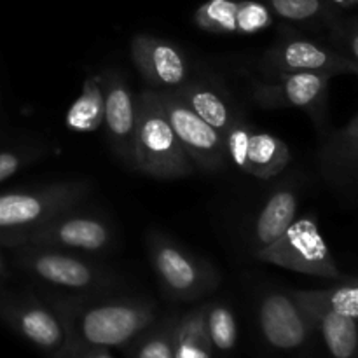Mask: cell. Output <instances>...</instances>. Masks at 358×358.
<instances>
[{
  "mask_svg": "<svg viewBox=\"0 0 358 358\" xmlns=\"http://www.w3.org/2000/svg\"><path fill=\"white\" fill-rule=\"evenodd\" d=\"M59 311L79 348H128L159 318L157 304L147 297H69L45 292Z\"/></svg>",
  "mask_w": 358,
  "mask_h": 358,
  "instance_id": "6da1fadb",
  "label": "cell"
},
{
  "mask_svg": "<svg viewBox=\"0 0 358 358\" xmlns=\"http://www.w3.org/2000/svg\"><path fill=\"white\" fill-rule=\"evenodd\" d=\"M129 166L157 180H180L196 173L194 163L161 112L152 90L138 94Z\"/></svg>",
  "mask_w": 358,
  "mask_h": 358,
  "instance_id": "7a4b0ae2",
  "label": "cell"
},
{
  "mask_svg": "<svg viewBox=\"0 0 358 358\" xmlns=\"http://www.w3.org/2000/svg\"><path fill=\"white\" fill-rule=\"evenodd\" d=\"M23 268L45 285V292L69 297L107 296L117 276L86 255L44 247H21Z\"/></svg>",
  "mask_w": 358,
  "mask_h": 358,
  "instance_id": "3957f363",
  "label": "cell"
},
{
  "mask_svg": "<svg viewBox=\"0 0 358 358\" xmlns=\"http://www.w3.org/2000/svg\"><path fill=\"white\" fill-rule=\"evenodd\" d=\"M147 255L161 292L173 303H194L217 290L220 276L205 259L159 231L145 236Z\"/></svg>",
  "mask_w": 358,
  "mask_h": 358,
  "instance_id": "277c9868",
  "label": "cell"
},
{
  "mask_svg": "<svg viewBox=\"0 0 358 358\" xmlns=\"http://www.w3.org/2000/svg\"><path fill=\"white\" fill-rule=\"evenodd\" d=\"M91 192L86 180H58L41 187L0 196V231L16 243L62 213L79 208Z\"/></svg>",
  "mask_w": 358,
  "mask_h": 358,
  "instance_id": "5b68a950",
  "label": "cell"
},
{
  "mask_svg": "<svg viewBox=\"0 0 358 358\" xmlns=\"http://www.w3.org/2000/svg\"><path fill=\"white\" fill-rule=\"evenodd\" d=\"M254 255L259 262L301 275L327 280L345 278L313 213L296 217L278 240L262 250L254 252Z\"/></svg>",
  "mask_w": 358,
  "mask_h": 358,
  "instance_id": "8992f818",
  "label": "cell"
},
{
  "mask_svg": "<svg viewBox=\"0 0 358 358\" xmlns=\"http://www.w3.org/2000/svg\"><path fill=\"white\" fill-rule=\"evenodd\" d=\"M114 243L115 231L110 220L77 208L55 217L16 241L20 247L56 248L80 255L107 254Z\"/></svg>",
  "mask_w": 358,
  "mask_h": 358,
  "instance_id": "52a82bcc",
  "label": "cell"
},
{
  "mask_svg": "<svg viewBox=\"0 0 358 358\" xmlns=\"http://www.w3.org/2000/svg\"><path fill=\"white\" fill-rule=\"evenodd\" d=\"M161 112L173 128L196 170L217 173L229 164L224 133L203 121L171 90H152Z\"/></svg>",
  "mask_w": 358,
  "mask_h": 358,
  "instance_id": "ba28073f",
  "label": "cell"
},
{
  "mask_svg": "<svg viewBox=\"0 0 358 358\" xmlns=\"http://www.w3.org/2000/svg\"><path fill=\"white\" fill-rule=\"evenodd\" d=\"M255 315L262 339L278 353H301L315 336L310 317L290 290L269 287L257 294Z\"/></svg>",
  "mask_w": 358,
  "mask_h": 358,
  "instance_id": "9c48e42d",
  "label": "cell"
},
{
  "mask_svg": "<svg viewBox=\"0 0 358 358\" xmlns=\"http://www.w3.org/2000/svg\"><path fill=\"white\" fill-rule=\"evenodd\" d=\"M3 315L14 331L44 358H76L79 346L73 343L59 311L48 299L27 296L9 301Z\"/></svg>",
  "mask_w": 358,
  "mask_h": 358,
  "instance_id": "30bf717a",
  "label": "cell"
},
{
  "mask_svg": "<svg viewBox=\"0 0 358 358\" xmlns=\"http://www.w3.org/2000/svg\"><path fill=\"white\" fill-rule=\"evenodd\" d=\"M332 76L320 72L271 73L252 83V98L262 108H297L322 126L327 119L329 86Z\"/></svg>",
  "mask_w": 358,
  "mask_h": 358,
  "instance_id": "8fae6325",
  "label": "cell"
},
{
  "mask_svg": "<svg viewBox=\"0 0 358 358\" xmlns=\"http://www.w3.org/2000/svg\"><path fill=\"white\" fill-rule=\"evenodd\" d=\"M224 140L229 163L259 180L276 178L292 163V150L280 136L259 131L241 114L224 131Z\"/></svg>",
  "mask_w": 358,
  "mask_h": 358,
  "instance_id": "7c38bea8",
  "label": "cell"
},
{
  "mask_svg": "<svg viewBox=\"0 0 358 358\" xmlns=\"http://www.w3.org/2000/svg\"><path fill=\"white\" fill-rule=\"evenodd\" d=\"M261 69L268 73L320 72L329 76L357 73L358 66L339 49L304 37H283L261 58Z\"/></svg>",
  "mask_w": 358,
  "mask_h": 358,
  "instance_id": "4fadbf2b",
  "label": "cell"
},
{
  "mask_svg": "<svg viewBox=\"0 0 358 358\" xmlns=\"http://www.w3.org/2000/svg\"><path fill=\"white\" fill-rule=\"evenodd\" d=\"M129 55L150 90H177L191 77V65L185 52L166 38L150 34L133 35Z\"/></svg>",
  "mask_w": 358,
  "mask_h": 358,
  "instance_id": "5bb4252c",
  "label": "cell"
},
{
  "mask_svg": "<svg viewBox=\"0 0 358 358\" xmlns=\"http://www.w3.org/2000/svg\"><path fill=\"white\" fill-rule=\"evenodd\" d=\"M101 76L105 112L103 128L115 156L131 164V143L138 115V94H133L128 79L117 69H105Z\"/></svg>",
  "mask_w": 358,
  "mask_h": 358,
  "instance_id": "9a60e30c",
  "label": "cell"
},
{
  "mask_svg": "<svg viewBox=\"0 0 358 358\" xmlns=\"http://www.w3.org/2000/svg\"><path fill=\"white\" fill-rule=\"evenodd\" d=\"M203 31L217 35H254L273 24V13L257 0H206L192 14Z\"/></svg>",
  "mask_w": 358,
  "mask_h": 358,
  "instance_id": "2e32d148",
  "label": "cell"
},
{
  "mask_svg": "<svg viewBox=\"0 0 358 358\" xmlns=\"http://www.w3.org/2000/svg\"><path fill=\"white\" fill-rule=\"evenodd\" d=\"M310 317L315 334L320 336L331 358H358V320L327 310L290 290Z\"/></svg>",
  "mask_w": 358,
  "mask_h": 358,
  "instance_id": "e0dca14e",
  "label": "cell"
},
{
  "mask_svg": "<svg viewBox=\"0 0 358 358\" xmlns=\"http://www.w3.org/2000/svg\"><path fill=\"white\" fill-rule=\"evenodd\" d=\"M297 206H299L297 189L290 182H283L269 192L252 226L254 252L271 245L289 229L297 217Z\"/></svg>",
  "mask_w": 358,
  "mask_h": 358,
  "instance_id": "ac0fdd59",
  "label": "cell"
},
{
  "mask_svg": "<svg viewBox=\"0 0 358 358\" xmlns=\"http://www.w3.org/2000/svg\"><path fill=\"white\" fill-rule=\"evenodd\" d=\"M171 91L187 107H191L203 121H206L222 133L240 115V112L234 108L233 101L229 100L226 91L213 80L189 77L187 83Z\"/></svg>",
  "mask_w": 358,
  "mask_h": 358,
  "instance_id": "d6986e66",
  "label": "cell"
},
{
  "mask_svg": "<svg viewBox=\"0 0 358 358\" xmlns=\"http://www.w3.org/2000/svg\"><path fill=\"white\" fill-rule=\"evenodd\" d=\"M103 112L105 98L101 76L94 73V76L86 77L83 84V93L70 105L65 115V122L73 131H96L98 128L103 126Z\"/></svg>",
  "mask_w": 358,
  "mask_h": 358,
  "instance_id": "ffe728a7",
  "label": "cell"
},
{
  "mask_svg": "<svg viewBox=\"0 0 358 358\" xmlns=\"http://www.w3.org/2000/svg\"><path fill=\"white\" fill-rule=\"evenodd\" d=\"M213 348L205 325V306L178 315L175 327V358H213Z\"/></svg>",
  "mask_w": 358,
  "mask_h": 358,
  "instance_id": "44dd1931",
  "label": "cell"
},
{
  "mask_svg": "<svg viewBox=\"0 0 358 358\" xmlns=\"http://www.w3.org/2000/svg\"><path fill=\"white\" fill-rule=\"evenodd\" d=\"M178 315L159 317L128 346V358H175V327Z\"/></svg>",
  "mask_w": 358,
  "mask_h": 358,
  "instance_id": "7402d4cb",
  "label": "cell"
},
{
  "mask_svg": "<svg viewBox=\"0 0 358 358\" xmlns=\"http://www.w3.org/2000/svg\"><path fill=\"white\" fill-rule=\"evenodd\" d=\"M205 306V325L213 355L227 357L238 345L236 313L226 301H208Z\"/></svg>",
  "mask_w": 358,
  "mask_h": 358,
  "instance_id": "603a6c76",
  "label": "cell"
},
{
  "mask_svg": "<svg viewBox=\"0 0 358 358\" xmlns=\"http://www.w3.org/2000/svg\"><path fill=\"white\" fill-rule=\"evenodd\" d=\"M320 163L331 180L358 187V142L327 140L320 150Z\"/></svg>",
  "mask_w": 358,
  "mask_h": 358,
  "instance_id": "cb8c5ba5",
  "label": "cell"
},
{
  "mask_svg": "<svg viewBox=\"0 0 358 358\" xmlns=\"http://www.w3.org/2000/svg\"><path fill=\"white\" fill-rule=\"evenodd\" d=\"M296 294L327 308V310L358 320V278L346 280L331 289L296 290Z\"/></svg>",
  "mask_w": 358,
  "mask_h": 358,
  "instance_id": "d4e9b609",
  "label": "cell"
},
{
  "mask_svg": "<svg viewBox=\"0 0 358 358\" xmlns=\"http://www.w3.org/2000/svg\"><path fill=\"white\" fill-rule=\"evenodd\" d=\"M266 6L290 23H320L329 17L327 0H268Z\"/></svg>",
  "mask_w": 358,
  "mask_h": 358,
  "instance_id": "484cf974",
  "label": "cell"
},
{
  "mask_svg": "<svg viewBox=\"0 0 358 358\" xmlns=\"http://www.w3.org/2000/svg\"><path fill=\"white\" fill-rule=\"evenodd\" d=\"M42 154L41 149L34 150H2L0 152V182L13 177L20 168L30 161L37 159Z\"/></svg>",
  "mask_w": 358,
  "mask_h": 358,
  "instance_id": "4316f807",
  "label": "cell"
},
{
  "mask_svg": "<svg viewBox=\"0 0 358 358\" xmlns=\"http://www.w3.org/2000/svg\"><path fill=\"white\" fill-rule=\"evenodd\" d=\"M339 45L336 49L358 66V23H350L338 31Z\"/></svg>",
  "mask_w": 358,
  "mask_h": 358,
  "instance_id": "83f0119b",
  "label": "cell"
},
{
  "mask_svg": "<svg viewBox=\"0 0 358 358\" xmlns=\"http://www.w3.org/2000/svg\"><path fill=\"white\" fill-rule=\"evenodd\" d=\"M329 140H334V142H358V114L345 128L334 133Z\"/></svg>",
  "mask_w": 358,
  "mask_h": 358,
  "instance_id": "f1b7e54d",
  "label": "cell"
},
{
  "mask_svg": "<svg viewBox=\"0 0 358 358\" xmlns=\"http://www.w3.org/2000/svg\"><path fill=\"white\" fill-rule=\"evenodd\" d=\"M76 358H115L112 350L105 348H79Z\"/></svg>",
  "mask_w": 358,
  "mask_h": 358,
  "instance_id": "f546056e",
  "label": "cell"
},
{
  "mask_svg": "<svg viewBox=\"0 0 358 358\" xmlns=\"http://www.w3.org/2000/svg\"><path fill=\"white\" fill-rule=\"evenodd\" d=\"M327 2L334 3L336 7H341V9H346V7L357 6L358 0H327Z\"/></svg>",
  "mask_w": 358,
  "mask_h": 358,
  "instance_id": "4dcf8cb0",
  "label": "cell"
},
{
  "mask_svg": "<svg viewBox=\"0 0 358 358\" xmlns=\"http://www.w3.org/2000/svg\"><path fill=\"white\" fill-rule=\"evenodd\" d=\"M2 273H3V262L2 259H0V276H2Z\"/></svg>",
  "mask_w": 358,
  "mask_h": 358,
  "instance_id": "1f68e13d",
  "label": "cell"
}]
</instances>
